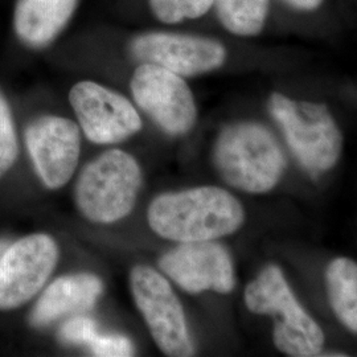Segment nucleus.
<instances>
[{
    "label": "nucleus",
    "instance_id": "f257e3e1",
    "mask_svg": "<svg viewBox=\"0 0 357 357\" xmlns=\"http://www.w3.org/2000/svg\"><path fill=\"white\" fill-rule=\"evenodd\" d=\"M149 224L160 237L176 243L213 241L243 227L245 212L229 192L197 187L158 196L149 208Z\"/></svg>",
    "mask_w": 357,
    "mask_h": 357
},
{
    "label": "nucleus",
    "instance_id": "f03ea898",
    "mask_svg": "<svg viewBox=\"0 0 357 357\" xmlns=\"http://www.w3.org/2000/svg\"><path fill=\"white\" fill-rule=\"evenodd\" d=\"M213 160L221 178L249 193L271 191L286 167L284 153L275 137L255 122L224 128L215 144Z\"/></svg>",
    "mask_w": 357,
    "mask_h": 357
},
{
    "label": "nucleus",
    "instance_id": "7ed1b4c3",
    "mask_svg": "<svg viewBox=\"0 0 357 357\" xmlns=\"http://www.w3.org/2000/svg\"><path fill=\"white\" fill-rule=\"evenodd\" d=\"M245 303L255 314L275 317L274 344L289 356H319L324 333L299 305L281 268L268 265L245 289Z\"/></svg>",
    "mask_w": 357,
    "mask_h": 357
},
{
    "label": "nucleus",
    "instance_id": "20e7f679",
    "mask_svg": "<svg viewBox=\"0 0 357 357\" xmlns=\"http://www.w3.org/2000/svg\"><path fill=\"white\" fill-rule=\"evenodd\" d=\"M268 106L291 153L310 175L318 176L337 163L343 137L324 105L293 101L274 93Z\"/></svg>",
    "mask_w": 357,
    "mask_h": 357
},
{
    "label": "nucleus",
    "instance_id": "39448f33",
    "mask_svg": "<svg viewBox=\"0 0 357 357\" xmlns=\"http://www.w3.org/2000/svg\"><path fill=\"white\" fill-rule=\"evenodd\" d=\"M141 187L138 162L122 150H112L82 169L75 190L77 208L89 221L113 224L132 211Z\"/></svg>",
    "mask_w": 357,
    "mask_h": 357
},
{
    "label": "nucleus",
    "instance_id": "423d86ee",
    "mask_svg": "<svg viewBox=\"0 0 357 357\" xmlns=\"http://www.w3.org/2000/svg\"><path fill=\"white\" fill-rule=\"evenodd\" d=\"M130 283L134 301L159 349L167 356H193L195 347L184 310L166 278L153 268L135 266Z\"/></svg>",
    "mask_w": 357,
    "mask_h": 357
},
{
    "label": "nucleus",
    "instance_id": "0eeeda50",
    "mask_svg": "<svg viewBox=\"0 0 357 357\" xmlns=\"http://www.w3.org/2000/svg\"><path fill=\"white\" fill-rule=\"evenodd\" d=\"M130 88L135 103L168 135H184L195 126L196 102L183 77L142 63L132 73Z\"/></svg>",
    "mask_w": 357,
    "mask_h": 357
},
{
    "label": "nucleus",
    "instance_id": "6e6552de",
    "mask_svg": "<svg viewBox=\"0 0 357 357\" xmlns=\"http://www.w3.org/2000/svg\"><path fill=\"white\" fill-rule=\"evenodd\" d=\"M59 261V246L48 234H31L0 255V310L23 306L43 289Z\"/></svg>",
    "mask_w": 357,
    "mask_h": 357
},
{
    "label": "nucleus",
    "instance_id": "1a4fd4ad",
    "mask_svg": "<svg viewBox=\"0 0 357 357\" xmlns=\"http://www.w3.org/2000/svg\"><path fill=\"white\" fill-rule=\"evenodd\" d=\"M69 102L86 138L112 144L135 135L142 118L126 97L94 81H79L69 91Z\"/></svg>",
    "mask_w": 357,
    "mask_h": 357
},
{
    "label": "nucleus",
    "instance_id": "9d476101",
    "mask_svg": "<svg viewBox=\"0 0 357 357\" xmlns=\"http://www.w3.org/2000/svg\"><path fill=\"white\" fill-rule=\"evenodd\" d=\"M128 51L141 63L163 66L181 77L212 72L227 60V50L217 40L163 31L135 36Z\"/></svg>",
    "mask_w": 357,
    "mask_h": 357
},
{
    "label": "nucleus",
    "instance_id": "9b49d317",
    "mask_svg": "<svg viewBox=\"0 0 357 357\" xmlns=\"http://www.w3.org/2000/svg\"><path fill=\"white\" fill-rule=\"evenodd\" d=\"M26 144L38 178L59 190L73 176L81 151L79 128L72 119L44 115L29 123Z\"/></svg>",
    "mask_w": 357,
    "mask_h": 357
},
{
    "label": "nucleus",
    "instance_id": "f8f14e48",
    "mask_svg": "<svg viewBox=\"0 0 357 357\" xmlns=\"http://www.w3.org/2000/svg\"><path fill=\"white\" fill-rule=\"evenodd\" d=\"M160 268L178 286L197 294H228L234 287V268L228 250L212 241L181 243L163 255Z\"/></svg>",
    "mask_w": 357,
    "mask_h": 357
},
{
    "label": "nucleus",
    "instance_id": "ddd939ff",
    "mask_svg": "<svg viewBox=\"0 0 357 357\" xmlns=\"http://www.w3.org/2000/svg\"><path fill=\"white\" fill-rule=\"evenodd\" d=\"M78 3L79 0H15L13 33L26 48H47L70 23Z\"/></svg>",
    "mask_w": 357,
    "mask_h": 357
},
{
    "label": "nucleus",
    "instance_id": "4468645a",
    "mask_svg": "<svg viewBox=\"0 0 357 357\" xmlns=\"http://www.w3.org/2000/svg\"><path fill=\"white\" fill-rule=\"evenodd\" d=\"M102 293V282L89 273L65 275L50 284L40 296L31 321L36 327H44L61 319L88 311Z\"/></svg>",
    "mask_w": 357,
    "mask_h": 357
},
{
    "label": "nucleus",
    "instance_id": "2eb2a0df",
    "mask_svg": "<svg viewBox=\"0 0 357 357\" xmlns=\"http://www.w3.org/2000/svg\"><path fill=\"white\" fill-rule=\"evenodd\" d=\"M326 284L335 315L348 330L357 332V264L335 258L326 270Z\"/></svg>",
    "mask_w": 357,
    "mask_h": 357
},
{
    "label": "nucleus",
    "instance_id": "dca6fc26",
    "mask_svg": "<svg viewBox=\"0 0 357 357\" xmlns=\"http://www.w3.org/2000/svg\"><path fill=\"white\" fill-rule=\"evenodd\" d=\"M213 4L220 23L230 33L252 38L264 29L268 0H215Z\"/></svg>",
    "mask_w": 357,
    "mask_h": 357
},
{
    "label": "nucleus",
    "instance_id": "f3484780",
    "mask_svg": "<svg viewBox=\"0 0 357 357\" xmlns=\"http://www.w3.org/2000/svg\"><path fill=\"white\" fill-rule=\"evenodd\" d=\"M215 0H149L153 16L165 24H178L199 19L208 13Z\"/></svg>",
    "mask_w": 357,
    "mask_h": 357
},
{
    "label": "nucleus",
    "instance_id": "a211bd4d",
    "mask_svg": "<svg viewBox=\"0 0 357 357\" xmlns=\"http://www.w3.org/2000/svg\"><path fill=\"white\" fill-rule=\"evenodd\" d=\"M19 153L17 137L15 131L10 105L0 91V178L13 166Z\"/></svg>",
    "mask_w": 357,
    "mask_h": 357
},
{
    "label": "nucleus",
    "instance_id": "6ab92c4d",
    "mask_svg": "<svg viewBox=\"0 0 357 357\" xmlns=\"http://www.w3.org/2000/svg\"><path fill=\"white\" fill-rule=\"evenodd\" d=\"M97 335L96 321L86 317H76L68 320L60 331V337L72 344L90 345Z\"/></svg>",
    "mask_w": 357,
    "mask_h": 357
},
{
    "label": "nucleus",
    "instance_id": "aec40b11",
    "mask_svg": "<svg viewBox=\"0 0 357 357\" xmlns=\"http://www.w3.org/2000/svg\"><path fill=\"white\" fill-rule=\"evenodd\" d=\"M89 347L96 356L128 357L134 355V347L131 342L121 335H97Z\"/></svg>",
    "mask_w": 357,
    "mask_h": 357
},
{
    "label": "nucleus",
    "instance_id": "412c9836",
    "mask_svg": "<svg viewBox=\"0 0 357 357\" xmlns=\"http://www.w3.org/2000/svg\"><path fill=\"white\" fill-rule=\"evenodd\" d=\"M287 4H290L296 10H302V11H312L317 10L320 4L323 3V0H284Z\"/></svg>",
    "mask_w": 357,
    "mask_h": 357
},
{
    "label": "nucleus",
    "instance_id": "4be33fe9",
    "mask_svg": "<svg viewBox=\"0 0 357 357\" xmlns=\"http://www.w3.org/2000/svg\"><path fill=\"white\" fill-rule=\"evenodd\" d=\"M7 248V243H4V241H0V255H1V253L4 252V249Z\"/></svg>",
    "mask_w": 357,
    "mask_h": 357
}]
</instances>
